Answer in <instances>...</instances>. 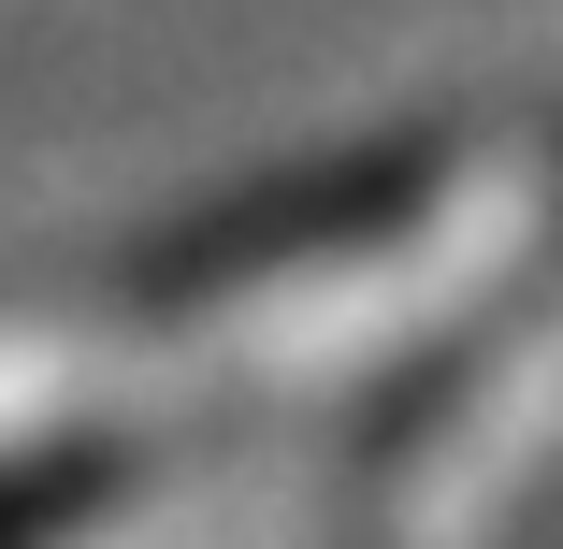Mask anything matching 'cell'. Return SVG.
Listing matches in <instances>:
<instances>
[]
</instances>
